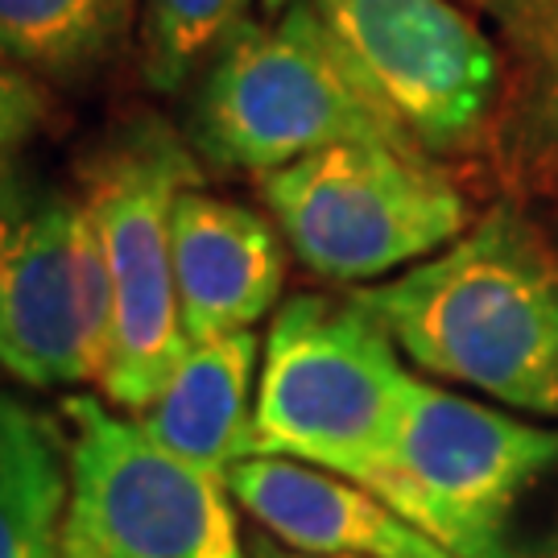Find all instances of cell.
Segmentation results:
<instances>
[{
  "label": "cell",
  "instance_id": "1",
  "mask_svg": "<svg viewBox=\"0 0 558 558\" xmlns=\"http://www.w3.org/2000/svg\"><path fill=\"white\" fill-rule=\"evenodd\" d=\"M356 299L414 368L558 426V248L521 207H488L456 244Z\"/></svg>",
  "mask_w": 558,
  "mask_h": 558
},
{
  "label": "cell",
  "instance_id": "2",
  "mask_svg": "<svg viewBox=\"0 0 558 558\" xmlns=\"http://www.w3.org/2000/svg\"><path fill=\"white\" fill-rule=\"evenodd\" d=\"M414 373L352 294H294L260 339L253 456L299 459L373 488L393 451Z\"/></svg>",
  "mask_w": 558,
  "mask_h": 558
},
{
  "label": "cell",
  "instance_id": "3",
  "mask_svg": "<svg viewBox=\"0 0 558 558\" xmlns=\"http://www.w3.org/2000/svg\"><path fill=\"white\" fill-rule=\"evenodd\" d=\"M186 141L211 170L260 179L343 141L410 145L364 92L311 0L248 21L223 41L195 83Z\"/></svg>",
  "mask_w": 558,
  "mask_h": 558
},
{
  "label": "cell",
  "instance_id": "4",
  "mask_svg": "<svg viewBox=\"0 0 558 558\" xmlns=\"http://www.w3.org/2000/svg\"><path fill=\"white\" fill-rule=\"evenodd\" d=\"M290 253L327 281L377 286L472 228V199L439 158L393 141H343L260 179Z\"/></svg>",
  "mask_w": 558,
  "mask_h": 558
},
{
  "label": "cell",
  "instance_id": "5",
  "mask_svg": "<svg viewBox=\"0 0 558 558\" xmlns=\"http://www.w3.org/2000/svg\"><path fill=\"white\" fill-rule=\"evenodd\" d=\"M186 186H199V158L191 141L158 117L124 124L83 179V203L96 223L112 294V343L100 393L124 414H141L158 398L191 348L170 240V216Z\"/></svg>",
  "mask_w": 558,
  "mask_h": 558
},
{
  "label": "cell",
  "instance_id": "6",
  "mask_svg": "<svg viewBox=\"0 0 558 558\" xmlns=\"http://www.w3.org/2000/svg\"><path fill=\"white\" fill-rule=\"evenodd\" d=\"M558 468V426L414 380L373 493L456 558H521L518 505Z\"/></svg>",
  "mask_w": 558,
  "mask_h": 558
},
{
  "label": "cell",
  "instance_id": "7",
  "mask_svg": "<svg viewBox=\"0 0 558 558\" xmlns=\"http://www.w3.org/2000/svg\"><path fill=\"white\" fill-rule=\"evenodd\" d=\"M112 294L87 203L0 154V368L34 389L100 385Z\"/></svg>",
  "mask_w": 558,
  "mask_h": 558
},
{
  "label": "cell",
  "instance_id": "8",
  "mask_svg": "<svg viewBox=\"0 0 558 558\" xmlns=\"http://www.w3.org/2000/svg\"><path fill=\"white\" fill-rule=\"evenodd\" d=\"M71 505L66 558H248L220 476L161 451L100 398H66Z\"/></svg>",
  "mask_w": 558,
  "mask_h": 558
},
{
  "label": "cell",
  "instance_id": "9",
  "mask_svg": "<svg viewBox=\"0 0 558 558\" xmlns=\"http://www.w3.org/2000/svg\"><path fill=\"white\" fill-rule=\"evenodd\" d=\"M364 92L426 158L480 145L500 50L459 0H311Z\"/></svg>",
  "mask_w": 558,
  "mask_h": 558
},
{
  "label": "cell",
  "instance_id": "10",
  "mask_svg": "<svg viewBox=\"0 0 558 558\" xmlns=\"http://www.w3.org/2000/svg\"><path fill=\"white\" fill-rule=\"evenodd\" d=\"M174 286L191 343L253 331L281 299L286 248L269 216L186 186L170 216Z\"/></svg>",
  "mask_w": 558,
  "mask_h": 558
},
{
  "label": "cell",
  "instance_id": "11",
  "mask_svg": "<svg viewBox=\"0 0 558 558\" xmlns=\"http://www.w3.org/2000/svg\"><path fill=\"white\" fill-rule=\"evenodd\" d=\"M228 493L269 538L327 558H456L356 480L299 459L248 456L228 472Z\"/></svg>",
  "mask_w": 558,
  "mask_h": 558
},
{
  "label": "cell",
  "instance_id": "12",
  "mask_svg": "<svg viewBox=\"0 0 558 558\" xmlns=\"http://www.w3.org/2000/svg\"><path fill=\"white\" fill-rule=\"evenodd\" d=\"M260 339L257 331L191 343L174 377L141 414H129L161 451L228 480L240 459L253 456Z\"/></svg>",
  "mask_w": 558,
  "mask_h": 558
},
{
  "label": "cell",
  "instance_id": "13",
  "mask_svg": "<svg viewBox=\"0 0 558 558\" xmlns=\"http://www.w3.org/2000/svg\"><path fill=\"white\" fill-rule=\"evenodd\" d=\"M66 505V418L17 393H0V558H59Z\"/></svg>",
  "mask_w": 558,
  "mask_h": 558
},
{
  "label": "cell",
  "instance_id": "14",
  "mask_svg": "<svg viewBox=\"0 0 558 558\" xmlns=\"http://www.w3.org/2000/svg\"><path fill=\"white\" fill-rule=\"evenodd\" d=\"M137 0H0V54L38 75L75 83L112 62Z\"/></svg>",
  "mask_w": 558,
  "mask_h": 558
},
{
  "label": "cell",
  "instance_id": "15",
  "mask_svg": "<svg viewBox=\"0 0 558 558\" xmlns=\"http://www.w3.org/2000/svg\"><path fill=\"white\" fill-rule=\"evenodd\" d=\"M253 0H145L141 17V71L145 83L174 96L207 71L223 41L248 25Z\"/></svg>",
  "mask_w": 558,
  "mask_h": 558
},
{
  "label": "cell",
  "instance_id": "16",
  "mask_svg": "<svg viewBox=\"0 0 558 558\" xmlns=\"http://www.w3.org/2000/svg\"><path fill=\"white\" fill-rule=\"evenodd\" d=\"M46 120V96L21 66L0 54V154H13L21 141H29Z\"/></svg>",
  "mask_w": 558,
  "mask_h": 558
},
{
  "label": "cell",
  "instance_id": "17",
  "mask_svg": "<svg viewBox=\"0 0 558 558\" xmlns=\"http://www.w3.org/2000/svg\"><path fill=\"white\" fill-rule=\"evenodd\" d=\"M521 50L534 59L538 75L546 80V92L558 100V0H546V4H542L538 21H534V29L525 34Z\"/></svg>",
  "mask_w": 558,
  "mask_h": 558
},
{
  "label": "cell",
  "instance_id": "18",
  "mask_svg": "<svg viewBox=\"0 0 558 558\" xmlns=\"http://www.w3.org/2000/svg\"><path fill=\"white\" fill-rule=\"evenodd\" d=\"M459 4H468V9L488 13L493 21H500V29H505V34H513V41L521 46L525 34L534 29V21H538L546 0H459Z\"/></svg>",
  "mask_w": 558,
  "mask_h": 558
},
{
  "label": "cell",
  "instance_id": "19",
  "mask_svg": "<svg viewBox=\"0 0 558 558\" xmlns=\"http://www.w3.org/2000/svg\"><path fill=\"white\" fill-rule=\"evenodd\" d=\"M248 558H327V555H302V550H290L286 542L269 538L265 530L248 534Z\"/></svg>",
  "mask_w": 558,
  "mask_h": 558
},
{
  "label": "cell",
  "instance_id": "20",
  "mask_svg": "<svg viewBox=\"0 0 558 558\" xmlns=\"http://www.w3.org/2000/svg\"><path fill=\"white\" fill-rule=\"evenodd\" d=\"M290 4H294V0H260V9H265L269 17H278V13H286Z\"/></svg>",
  "mask_w": 558,
  "mask_h": 558
},
{
  "label": "cell",
  "instance_id": "21",
  "mask_svg": "<svg viewBox=\"0 0 558 558\" xmlns=\"http://www.w3.org/2000/svg\"><path fill=\"white\" fill-rule=\"evenodd\" d=\"M59 558H66V555H59Z\"/></svg>",
  "mask_w": 558,
  "mask_h": 558
},
{
  "label": "cell",
  "instance_id": "22",
  "mask_svg": "<svg viewBox=\"0 0 558 558\" xmlns=\"http://www.w3.org/2000/svg\"><path fill=\"white\" fill-rule=\"evenodd\" d=\"M555 558H558V555H555Z\"/></svg>",
  "mask_w": 558,
  "mask_h": 558
}]
</instances>
